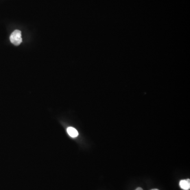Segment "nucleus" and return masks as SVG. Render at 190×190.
<instances>
[{
  "label": "nucleus",
  "mask_w": 190,
  "mask_h": 190,
  "mask_svg": "<svg viewBox=\"0 0 190 190\" xmlns=\"http://www.w3.org/2000/svg\"><path fill=\"white\" fill-rule=\"evenodd\" d=\"M67 132L68 134L72 137H76L78 136V131L73 127H69L67 128Z\"/></svg>",
  "instance_id": "3"
},
{
  "label": "nucleus",
  "mask_w": 190,
  "mask_h": 190,
  "mask_svg": "<svg viewBox=\"0 0 190 190\" xmlns=\"http://www.w3.org/2000/svg\"><path fill=\"white\" fill-rule=\"evenodd\" d=\"M158 190V189H152V190Z\"/></svg>",
  "instance_id": "5"
},
{
  "label": "nucleus",
  "mask_w": 190,
  "mask_h": 190,
  "mask_svg": "<svg viewBox=\"0 0 190 190\" xmlns=\"http://www.w3.org/2000/svg\"><path fill=\"white\" fill-rule=\"evenodd\" d=\"M143 190V189H142L141 187H138V188H137V189H136V190Z\"/></svg>",
  "instance_id": "4"
},
{
  "label": "nucleus",
  "mask_w": 190,
  "mask_h": 190,
  "mask_svg": "<svg viewBox=\"0 0 190 190\" xmlns=\"http://www.w3.org/2000/svg\"><path fill=\"white\" fill-rule=\"evenodd\" d=\"M10 41L12 44L15 45H20L22 41L21 32L20 30H16L12 32L10 36Z\"/></svg>",
  "instance_id": "1"
},
{
  "label": "nucleus",
  "mask_w": 190,
  "mask_h": 190,
  "mask_svg": "<svg viewBox=\"0 0 190 190\" xmlns=\"http://www.w3.org/2000/svg\"><path fill=\"white\" fill-rule=\"evenodd\" d=\"M180 187L182 190H189L190 189V180H182L179 183Z\"/></svg>",
  "instance_id": "2"
}]
</instances>
